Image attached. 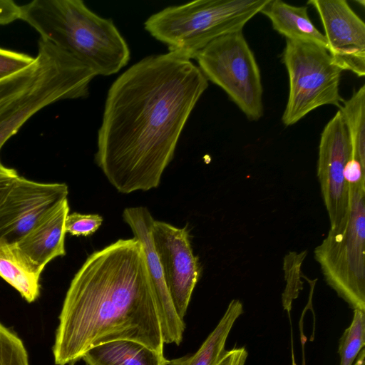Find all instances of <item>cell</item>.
Returning <instances> with one entry per match:
<instances>
[{
    "instance_id": "1",
    "label": "cell",
    "mask_w": 365,
    "mask_h": 365,
    "mask_svg": "<svg viewBox=\"0 0 365 365\" xmlns=\"http://www.w3.org/2000/svg\"><path fill=\"white\" fill-rule=\"evenodd\" d=\"M208 81L174 52L146 56L111 84L95 162L123 194L157 188Z\"/></svg>"
},
{
    "instance_id": "2",
    "label": "cell",
    "mask_w": 365,
    "mask_h": 365,
    "mask_svg": "<svg viewBox=\"0 0 365 365\" xmlns=\"http://www.w3.org/2000/svg\"><path fill=\"white\" fill-rule=\"evenodd\" d=\"M132 340L164 354L144 250L135 237L91 254L74 275L53 346L56 365H73L91 349Z\"/></svg>"
},
{
    "instance_id": "3",
    "label": "cell",
    "mask_w": 365,
    "mask_h": 365,
    "mask_svg": "<svg viewBox=\"0 0 365 365\" xmlns=\"http://www.w3.org/2000/svg\"><path fill=\"white\" fill-rule=\"evenodd\" d=\"M20 19L96 76L115 74L130 61L129 46L113 20L81 0H34L21 6Z\"/></svg>"
},
{
    "instance_id": "4",
    "label": "cell",
    "mask_w": 365,
    "mask_h": 365,
    "mask_svg": "<svg viewBox=\"0 0 365 365\" xmlns=\"http://www.w3.org/2000/svg\"><path fill=\"white\" fill-rule=\"evenodd\" d=\"M270 0H197L152 14L145 29L170 52L194 58L207 44L242 31Z\"/></svg>"
},
{
    "instance_id": "5",
    "label": "cell",
    "mask_w": 365,
    "mask_h": 365,
    "mask_svg": "<svg viewBox=\"0 0 365 365\" xmlns=\"http://www.w3.org/2000/svg\"><path fill=\"white\" fill-rule=\"evenodd\" d=\"M345 216L314 250L327 283L353 309L365 312V191L349 193Z\"/></svg>"
},
{
    "instance_id": "6",
    "label": "cell",
    "mask_w": 365,
    "mask_h": 365,
    "mask_svg": "<svg viewBox=\"0 0 365 365\" xmlns=\"http://www.w3.org/2000/svg\"><path fill=\"white\" fill-rule=\"evenodd\" d=\"M288 72L289 96L282 121L292 125L324 105L339 107L343 99L339 82L343 71L323 46L286 39L282 56Z\"/></svg>"
},
{
    "instance_id": "7",
    "label": "cell",
    "mask_w": 365,
    "mask_h": 365,
    "mask_svg": "<svg viewBox=\"0 0 365 365\" xmlns=\"http://www.w3.org/2000/svg\"><path fill=\"white\" fill-rule=\"evenodd\" d=\"M194 58L207 80L220 87L250 120L263 115L260 71L242 31L215 39Z\"/></svg>"
},
{
    "instance_id": "8",
    "label": "cell",
    "mask_w": 365,
    "mask_h": 365,
    "mask_svg": "<svg viewBox=\"0 0 365 365\" xmlns=\"http://www.w3.org/2000/svg\"><path fill=\"white\" fill-rule=\"evenodd\" d=\"M68 195L65 183H41L19 176L0 203V240L18 242Z\"/></svg>"
},
{
    "instance_id": "9",
    "label": "cell",
    "mask_w": 365,
    "mask_h": 365,
    "mask_svg": "<svg viewBox=\"0 0 365 365\" xmlns=\"http://www.w3.org/2000/svg\"><path fill=\"white\" fill-rule=\"evenodd\" d=\"M152 240L160 263L165 282L178 317L184 320L192 292L201 273L194 255L189 230L155 220Z\"/></svg>"
},
{
    "instance_id": "10",
    "label": "cell",
    "mask_w": 365,
    "mask_h": 365,
    "mask_svg": "<svg viewBox=\"0 0 365 365\" xmlns=\"http://www.w3.org/2000/svg\"><path fill=\"white\" fill-rule=\"evenodd\" d=\"M351 154L348 130L338 110L321 133L317 162V177L331 227L343 219L348 208L349 190L344 173Z\"/></svg>"
},
{
    "instance_id": "11",
    "label": "cell",
    "mask_w": 365,
    "mask_h": 365,
    "mask_svg": "<svg viewBox=\"0 0 365 365\" xmlns=\"http://www.w3.org/2000/svg\"><path fill=\"white\" fill-rule=\"evenodd\" d=\"M324 31L327 51L342 71L365 75V24L345 0H310Z\"/></svg>"
},
{
    "instance_id": "12",
    "label": "cell",
    "mask_w": 365,
    "mask_h": 365,
    "mask_svg": "<svg viewBox=\"0 0 365 365\" xmlns=\"http://www.w3.org/2000/svg\"><path fill=\"white\" fill-rule=\"evenodd\" d=\"M122 216L144 250L164 344L180 345L185 324L175 312L154 249L151 230L155 219L148 209L143 206L127 207L123 210Z\"/></svg>"
},
{
    "instance_id": "13",
    "label": "cell",
    "mask_w": 365,
    "mask_h": 365,
    "mask_svg": "<svg viewBox=\"0 0 365 365\" xmlns=\"http://www.w3.org/2000/svg\"><path fill=\"white\" fill-rule=\"evenodd\" d=\"M68 199L16 243L19 250L41 271L52 259L66 255L65 222Z\"/></svg>"
},
{
    "instance_id": "14",
    "label": "cell",
    "mask_w": 365,
    "mask_h": 365,
    "mask_svg": "<svg viewBox=\"0 0 365 365\" xmlns=\"http://www.w3.org/2000/svg\"><path fill=\"white\" fill-rule=\"evenodd\" d=\"M306 6H297L281 0H270L261 11L273 29L286 39L312 43L327 49L326 38L311 21Z\"/></svg>"
},
{
    "instance_id": "15",
    "label": "cell",
    "mask_w": 365,
    "mask_h": 365,
    "mask_svg": "<svg viewBox=\"0 0 365 365\" xmlns=\"http://www.w3.org/2000/svg\"><path fill=\"white\" fill-rule=\"evenodd\" d=\"M88 365H168V360L145 345L132 340H115L89 349L82 357Z\"/></svg>"
},
{
    "instance_id": "16",
    "label": "cell",
    "mask_w": 365,
    "mask_h": 365,
    "mask_svg": "<svg viewBox=\"0 0 365 365\" xmlns=\"http://www.w3.org/2000/svg\"><path fill=\"white\" fill-rule=\"evenodd\" d=\"M41 272L16 244L0 240V277L29 302L35 301L39 295Z\"/></svg>"
},
{
    "instance_id": "17",
    "label": "cell",
    "mask_w": 365,
    "mask_h": 365,
    "mask_svg": "<svg viewBox=\"0 0 365 365\" xmlns=\"http://www.w3.org/2000/svg\"><path fill=\"white\" fill-rule=\"evenodd\" d=\"M243 313L238 299H232L220 322L192 355L168 360V365H216L225 351V344L236 320Z\"/></svg>"
},
{
    "instance_id": "18",
    "label": "cell",
    "mask_w": 365,
    "mask_h": 365,
    "mask_svg": "<svg viewBox=\"0 0 365 365\" xmlns=\"http://www.w3.org/2000/svg\"><path fill=\"white\" fill-rule=\"evenodd\" d=\"M349 135L352 155L365 164V85L339 107Z\"/></svg>"
},
{
    "instance_id": "19",
    "label": "cell",
    "mask_w": 365,
    "mask_h": 365,
    "mask_svg": "<svg viewBox=\"0 0 365 365\" xmlns=\"http://www.w3.org/2000/svg\"><path fill=\"white\" fill-rule=\"evenodd\" d=\"M365 345V312L354 309L352 321L339 341V365H353Z\"/></svg>"
},
{
    "instance_id": "20",
    "label": "cell",
    "mask_w": 365,
    "mask_h": 365,
    "mask_svg": "<svg viewBox=\"0 0 365 365\" xmlns=\"http://www.w3.org/2000/svg\"><path fill=\"white\" fill-rule=\"evenodd\" d=\"M0 365H29L22 341L1 323Z\"/></svg>"
},
{
    "instance_id": "21",
    "label": "cell",
    "mask_w": 365,
    "mask_h": 365,
    "mask_svg": "<svg viewBox=\"0 0 365 365\" xmlns=\"http://www.w3.org/2000/svg\"><path fill=\"white\" fill-rule=\"evenodd\" d=\"M39 66L37 56L26 68L0 80V106L24 91L35 78Z\"/></svg>"
},
{
    "instance_id": "22",
    "label": "cell",
    "mask_w": 365,
    "mask_h": 365,
    "mask_svg": "<svg viewBox=\"0 0 365 365\" xmlns=\"http://www.w3.org/2000/svg\"><path fill=\"white\" fill-rule=\"evenodd\" d=\"M103 219L98 214H68L65 222L66 232L73 236L88 237L95 233L102 225Z\"/></svg>"
},
{
    "instance_id": "23",
    "label": "cell",
    "mask_w": 365,
    "mask_h": 365,
    "mask_svg": "<svg viewBox=\"0 0 365 365\" xmlns=\"http://www.w3.org/2000/svg\"><path fill=\"white\" fill-rule=\"evenodd\" d=\"M34 60L26 54L0 48V80L26 68Z\"/></svg>"
},
{
    "instance_id": "24",
    "label": "cell",
    "mask_w": 365,
    "mask_h": 365,
    "mask_svg": "<svg viewBox=\"0 0 365 365\" xmlns=\"http://www.w3.org/2000/svg\"><path fill=\"white\" fill-rule=\"evenodd\" d=\"M21 17V6L12 0H0V25L11 23Z\"/></svg>"
},
{
    "instance_id": "25",
    "label": "cell",
    "mask_w": 365,
    "mask_h": 365,
    "mask_svg": "<svg viewBox=\"0 0 365 365\" xmlns=\"http://www.w3.org/2000/svg\"><path fill=\"white\" fill-rule=\"evenodd\" d=\"M248 354L245 347L225 350L216 365H245Z\"/></svg>"
},
{
    "instance_id": "26",
    "label": "cell",
    "mask_w": 365,
    "mask_h": 365,
    "mask_svg": "<svg viewBox=\"0 0 365 365\" xmlns=\"http://www.w3.org/2000/svg\"><path fill=\"white\" fill-rule=\"evenodd\" d=\"M19 176L15 170L5 167L0 161V203Z\"/></svg>"
},
{
    "instance_id": "27",
    "label": "cell",
    "mask_w": 365,
    "mask_h": 365,
    "mask_svg": "<svg viewBox=\"0 0 365 365\" xmlns=\"http://www.w3.org/2000/svg\"><path fill=\"white\" fill-rule=\"evenodd\" d=\"M353 365H365V349L363 348L357 356Z\"/></svg>"
},
{
    "instance_id": "28",
    "label": "cell",
    "mask_w": 365,
    "mask_h": 365,
    "mask_svg": "<svg viewBox=\"0 0 365 365\" xmlns=\"http://www.w3.org/2000/svg\"><path fill=\"white\" fill-rule=\"evenodd\" d=\"M292 365H297V364L295 363V361H294V359H293V360H292Z\"/></svg>"
}]
</instances>
